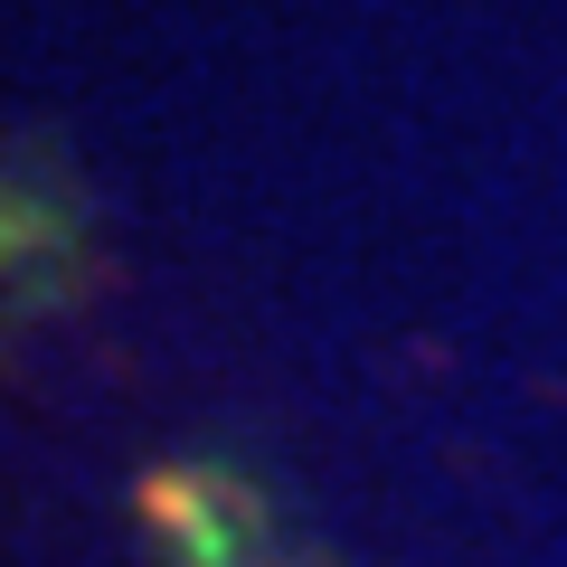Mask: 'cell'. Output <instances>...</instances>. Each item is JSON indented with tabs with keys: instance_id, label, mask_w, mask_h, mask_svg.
<instances>
[{
	"instance_id": "cell-1",
	"label": "cell",
	"mask_w": 567,
	"mask_h": 567,
	"mask_svg": "<svg viewBox=\"0 0 567 567\" xmlns=\"http://www.w3.org/2000/svg\"><path fill=\"white\" fill-rule=\"evenodd\" d=\"M114 293V237L48 133H0V379L76 341Z\"/></svg>"
},
{
	"instance_id": "cell-2",
	"label": "cell",
	"mask_w": 567,
	"mask_h": 567,
	"mask_svg": "<svg viewBox=\"0 0 567 567\" xmlns=\"http://www.w3.org/2000/svg\"><path fill=\"white\" fill-rule=\"evenodd\" d=\"M123 502H133V539L152 567H341V548L312 529L293 483L237 445L142 454Z\"/></svg>"
}]
</instances>
